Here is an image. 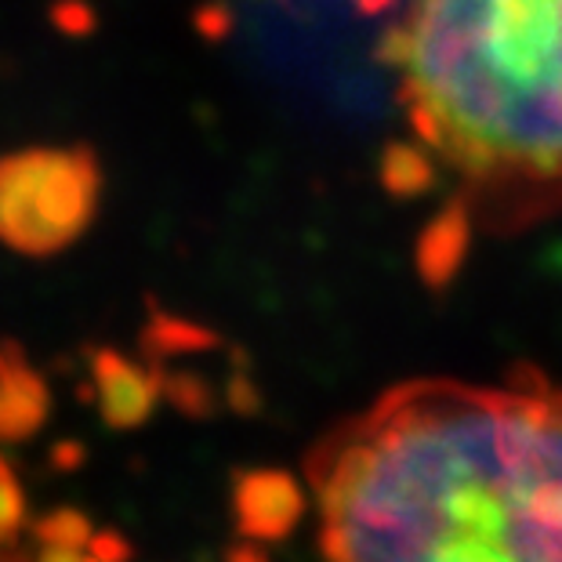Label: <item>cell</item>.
I'll return each mask as SVG.
<instances>
[{
	"instance_id": "4fadbf2b",
	"label": "cell",
	"mask_w": 562,
	"mask_h": 562,
	"mask_svg": "<svg viewBox=\"0 0 562 562\" xmlns=\"http://www.w3.org/2000/svg\"><path fill=\"white\" fill-rule=\"evenodd\" d=\"M0 562H26V559H22V555H8V559H0Z\"/></svg>"
},
{
	"instance_id": "52a82bcc",
	"label": "cell",
	"mask_w": 562,
	"mask_h": 562,
	"mask_svg": "<svg viewBox=\"0 0 562 562\" xmlns=\"http://www.w3.org/2000/svg\"><path fill=\"white\" fill-rule=\"evenodd\" d=\"M33 537H37L41 544H58V548H83L94 541L91 522L74 508H58L52 516H44L33 526Z\"/></svg>"
},
{
	"instance_id": "7a4b0ae2",
	"label": "cell",
	"mask_w": 562,
	"mask_h": 562,
	"mask_svg": "<svg viewBox=\"0 0 562 562\" xmlns=\"http://www.w3.org/2000/svg\"><path fill=\"white\" fill-rule=\"evenodd\" d=\"M385 58L458 193L512 218L562 200V0H403Z\"/></svg>"
},
{
	"instance_id": "6da1fadb",
	"label": "cell",
	"mask_w": 562,
	"mask_h": 562,
	"mask_svg": "<svg viewBox=\"0 0 562 562\" xmlns=\"http://www.w3.org/2000/svg\"><path fill=\"white\" fill-rule=\"evenodd\" d=\"M323 562H562V389L425 378L308 453Z\"/></svg>"
},
{
	"instance_id": "30bf717a",
	"label": "cell",
	"mask_w": 562,
	"mask_h": 562,
	"mask_svg": "<svg viewBox=\"0 0 562 562\" xmlns=\"http://www.w3.org/2000/svg\"><path fill=\"white\" fill-rule=\"evenodd\" d=\"M52 464L58 472H77L80 464H83V447L74 439H63L58 447L52 450Z\"/></svg>"
},
{
	"instance_id": "9c48e42d",
	"label": "cell",
	"mask_w": 562,
	"mask_h": 562,
	"mask_svg": "<svg viewBox=\"0 0 562 562\" xmlns=\"http://www.w3.org/2000/svg\"><path fill=\"white\" fill-rule=\"evenodd\" d=\"M91 552L99 555V559H105V562H127L131 559V544L124 541L121 533L105 530V533H94Z\"/></svg>"
},
{
	"instance_id": "5b68a950",
	"label": "cell",
	"mask_w": 562,
	"mask_h": 562,
	"mask_svg": "<svg viewBox=\"0 0 562 562\" xmlns=\"http://www.w3.org/2000/svg\"><path fill=\"white\" fill-rule=\"evenodd\" d=\"M99 392H102V417L116 428H135L149 417L157 385L142 378L135 367H127L121 356H99Z\"/></svg>"
},
{
	"instance_id": "277c9868",
	"label": "cell",
	"mask_w": 562,
	"mask_h": 562,
	"mask_svg": "<svg viewBox=\"0 0 562 562\" xmlns=\"http://www.w3.org/2000/svg\"><path fill=\"white\" fill-rule=\"evenodd\" d=\"M236 526L250 541H283L305 516V494L286 472H244L233 490Z\"/></svg>"
},
{
	"instance_id": "8992f818",
	"label": "cell",
	"mask_w": 562,
	"mask_h": 562,
	"mask_svg": "<svg viewBox=\"0 0 562 562\" xmlns=\"http://www.w3.org/2000/svg\"><path fill=\"white\" fill-rule=\"evenodd\" d=\"M47 392L22 363L0 360V439H26L44 425Z\"/></svg>"
},
{
	"instance_id": "7c38bea8",
	"label": "cell",
	"mask_w": 562,
	"mask_h": 562,
	"mask_svg": "<svg viewBox=\"0 0 562 562\" xmlns=\"http://www.w3.org/2000/svg\"><path fill=\"white\" fill-rule=\"evenodd\" d=\"M37 562H83L80 548H58V544H44V552Z\"/></svg>"
},
{
	"instance_id": "8fae6325",
	"label": "cell",
	"mask_w": 562,
	"mask_h": 562,
	"mask_svg": "<svg viewBox=\"0 0 562 562\" xmlns=\"http://www.w3.org/2000/svg\"><path fill=\"white\" fill-rule=\"evenodd\" d=\"M261 541H250V537H244V544H233L229 555H225V562H269L266 552L258 548Z\"/></svg>"
},
{
	"instance_id": "5bb4252c",
	"label": "cell",
	"mask_w": 562,
	"mask_h": 562,
	"mask_svg": "<svg viewBox=\"0 0 562 562\" xmlns=\"http://www.w3.org/2000/svg\"><path fill=\"white\" fill-rule=\"evenodd\" d=\"M88 562H105V559H99V555H94V559H88Z\"/></svg>"
},
{
	"instance_id": "3957f363",
	"label": "cell",
	"mask_w": 562,
	"mask_h": 562,
	"mask_svg": "<svg viewBox=\"0 0 562 562\" xmlns=\"http://www.w3.org/2000/svg\"><path fill=\"white\" fill-rule=\"evenodd\" d=\"M91 200L88 167L69 157H30L0 167V233L15 247L47 250L77 233Z\"/></svg>"
},
{
	"instance_id": "ba28073f",
	"label": "cell",
	"mask_w": 562,
	"mask_h": 562,
	"mask_svg": "<svg viewBox=\"0 0 562 562\" xmlns=\"http://www.w3.org/2000/svg\"><path fill=\"white\" fill-rule=\"evenodd\" d=\"M22 519H26V497H22L8 461L0 458V544L11 541L22 530Z\"/></svg>"
}]
</instances>
